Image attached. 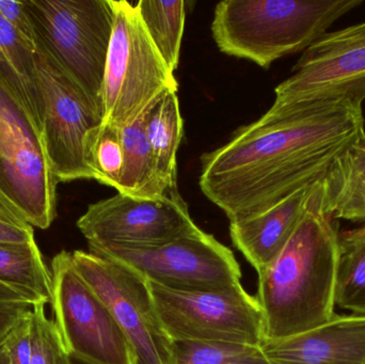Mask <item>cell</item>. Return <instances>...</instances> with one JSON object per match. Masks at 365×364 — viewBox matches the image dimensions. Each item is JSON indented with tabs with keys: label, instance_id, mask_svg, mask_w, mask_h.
Masks as SVG:
<instances>
[{
	"label": "cell",
	"instance_id": "5bb4252c",
	"mask_svg": "<svg viewBox=\"0 0 365 364\" xmlns=\"http://www.w3.org/2000/svg\"><path fill=\"white\" fill-rule=\"evenodd\" d=\"M270 364H365V316H336L299 335L264 340Z\"/></svg>",
	"mask_w": 365,
	"mask_h": 364
},
{
	"label": "cell",
	"instance_id": "4fadbf2b",
	"mask_svg": "<svg viewBox=\"0 0 365 364\" xmlns=\"http://www.w3.org/2000/svg\"><path fill=\"white\" fill-rule=\"evenodd\" d=\"M34 58L42 138L53 175L64 183L93 180L85 143L88 134L102 124V117L40 45L36 44Z\"/></svg>",
	"mask_w": 365,
	"mask_h": 364
},
{
	"label": "cell",
	"instance_id": "ac0fdd59",
	"mask_svg": "<svg viewBox=\"0 0 365 364\" xmlns=\"http://www.w3.org/2000/svg\"><path fill=\"white\" fill-rule=\"evenodd\" d=\"M145 115L121 128L123 167L117 190L137 198L158 199L173 188L167 187L158 175L145 134Z\"/></svg>",
	"mask_w": 365,
	"mask_h": 364
},
{
	"label": "cell",
	"instance_id": "52a82bcc",
	"mask_svg": "<svg viewBox=\"0 0 365 364\" xmlns=\"http://www.w3.org/2000/svg\"><path fill=\"white\" fill-rule=\"evenodd\" d=\"M149 286L160 322L173 342L261 346L264 341L261 306L242 284L206 292H181L153 284Z\"/></svg>",
	"mask_w": 365,
	"mask_h": 364
},
{
	"label": "cell",
	"instance_id": "2e32d148",
	"mask_svg": "<svg viewBox=\"0 0 365 364\" xmlns=\"http://www.w3.org/2000/svg\"><path fill=\"white\" fill-rule=\"evenodd\" d=\"M324 205L334 219L365 222V132L324 177Z\"/></svg>",
	"mask_w": 365,
	"mask_h": 364
},
{
	"label": "cell",
	"instance_id": "d4e9b609",
	"mask_svg": "<svg viewBox=\"0 0 365 364\" xmlns=\"http://www.w3.org/2000/svg\"><path fill=\"white\" fill-rule=\"evenodd\" d=\"M45 307V303L32 306L30 364H72L59 331L53 320H49Z\"/></svg>",
	"mask_w": 365,
	"mask_h": 364
},
{
	"label": "cell",
	"instance_id": "9a60e30c",
	"mask_svg": "<svg viewBox=\"0 0 365 364\" xmlns=\"http://www.w3.org/2000/svg\"><path fill=\"white\" fill-rule=\"evenodd\" d=\"M319 182L296 190L259 215L230 224L232 241L257 274L272 264L284 249L297 229Z\"/></svg>",
	"mask_w": 365,
	"mask_h": 364
},
{
	"label": "cell",
	"instance_id": "ba28073f",
	"mask_svg": "<svg viewBox=\"0 0 365 364\" xmlns=\"http://www.w3.org/2000/svg\"><path fill=\"white\" fill-rule=\"evenodd\" d=\"M53 322L71 358L89 364H135L134 353L108 308L79 276L71 252L51 261Z\"/></svg>",
	"mask_w": 365,
	"mask_h": 364
},
{
	"label": "cell",
	"instance_id": "6da1fadb",
	"mask_svg": "<svg viewBox=\"0 0 365 364\" xmlns=\"http://www.w3.org/2000/svg\"><path fill=\"white\" fill-rule=\"evenodd\" d=\"M364 132L362 105L349 100L267 110L202 155L200 188L230 222L255 217L324 179Z\"/></svg>",
	"mask_w": 365,
	"mask_h": 364
},
{
	"label": "cell",
	"instance_id": "83f0119b",
	"mask_svg": "<svg viewBox=\"0 0 365 364\" xmlns=\"http://www.w3.org/2000/svg\"><path fill=\"white\" fill-rule=\"evenodd\" d=\"M34 241V227L21 216L0 205V244Z\"/></svg>",
	"mask_w": 365,
	"mask_h": 364
},
{
	"label": "cell",
	"instance_id": "f1b7e54d",
	"mask_svg": "<svg viewBox=\"0 0 365 364\" xmlns=\"http://www.w3.org/2000/svg\"><path fill=\"white\" fill-rule=\"evenodd\" d=\"M31 308L28 303H0V350L13 329L29 313Z\"/></svg>",
	"mask_w": 365,
	"mask_h": 364
},
{
	"label": "cell",
	"instance_id": "cb8c5ba5",
	"mask_svg": "<svg viewBox=\"0 0 365 364\" xmlns=\"http://www.w3.org/2000/svg\"><path fill=\"white\" fill-rule=\"evenodd\" d=\"M173 364H270L259 346L227 342L173 341Z\"/></svg>",
	"mask_w": 365,
	"mask_h": 364
},
{
	"label": "cell",
	"instance_id": "9c48e42d",
	"mask_svg": "<svg viewBox=\"0 0 365 364\" xmlns=\"http://www.w3.org/2000/svg\"><path fill=\"white\" fill-rule=\"evenodd\" d=\"M89 252L125 265L149 284L181 292L240 286V267L229 248L201 231L147 249L105 247Z\"/></svg>",
	"mask_w": 365,
	"mask_h": 364
},
{
	"label": "cell",
	"instance_id": "d6986e66",
	"mask_svg": "<svg viewBox=\"0 0 365 364\" xmlns=\"http://www.w3.org/2000/svg\"><path fill=\"white\" fill-rule=\"evenodd\" d=\"M145 128L160 179L167 187H178L177 155L184 134L178 92L164 94L148 109Z\"/></svg>",
	"mask_w": 365,
	"mask_h": 364
},
{
	"label": "cell",
	"instance_id": "484cf974",
	"mask_svg": "<svg viewBox=\"0 0 365 364\" xmlns=\"http://www.w3.org/2000/svg\"><path fill=\"white\" fill-rule=\"evenodd\" d=\"M32 309V308H31ZM31 310L16 325L4 343L10 364H30L31 361Z\"/></svg>",
	"mask_w": 365,
	"mask_h": 364
},
{
	"label": "cell",
	"instance_id": "8992f818",
	"mask_svg": "<svg viewBox=\"0 0 365 364\" xmlns=\"http://www.w3.org/2000/svg\"><path fill=\"white\" fill-rule=\"evenodd\" d=\"M58 183L42 137L0 74V187L30 226L46 230L56 217Z\"/></svg>",
	"mask_w": 365,
	"mask_h": 364
},
{
	"label": "cell",
	"instance_id": "277c9868",
	"mask_svg": "<svg viewBox=\"0 0 365 364\" xmlns=\"http://www.w3.org/2000/svg\"><path fill=\"white\" fill-rule=\"evenodd\" d=\"M40 45L103 119V83L113 29L111 0H25Z\"/></svg>",
	"mask_w": 365,
	"mask_h": 364
},
{
	"label": "cell",
	"instance_id": "7c38bea8",
	"mask_svg": "<svg viewBox=\"0 0 365 364\" xmlns=\"http://www.w3.org/2000/svg\"><path fill=\"white\" fill-rule=\"evenodd\" d=\"M77 228L92 248L147 249L197 234L178 188L158 199L120 194L89 205Z\"/></svg>",
	"mask_w": 365,
	"mask_h": 364
},
{
	"label": "cell",
	"instance_id": "ffe728a7",
	"mask_svg": "<svg viewBox=\"0 0 365 364\" xmlns=\"http://www.w3.org/2000/svg\"><path fill=\"white\" fill-rule=\"evenodd\" d=\"M0 282L28 295L36 303H51L53 276L36 239L28 243L0 244Z\"/></svg>",
	"mask_w": 365,
	"mask_h": 364
},
{
	"label": "cell",
	"instance_id": "f546056e",
	"mask_svg": "<svg viewBox=\"0 0 365 364\" xmlns=\"http://www.w3.org/2000/svg\"><path fill=\"white\" fill-rule=\"evenodd\" d=\"M0 303H28L34 306L38 303L28 295L0 282Z\"/></svg>",
	"mask_w": 365,
	"mask_h": 364
},
{
	"label": "cell",
	"instance_id": "7402d4cb",
	"mask_svg": "<svg viewBox=\"0 0 365 364\" xmlns=\"http://www.w3.org/2000/svg\"><path fill=\"white\" fill-rule=\"evenodd\" d=\"M136 6L152 42L167 66L175 73L181 55L186 16L185 1L140 0Z\"/></svg>",
	"mask_w": 365,
	"mask_h": 364
},
{
	"label": "cell",
	"instance_id": "603a6c76",
	"mask_svg": "<svg viewBox=\"0 0 365 364\" xmlns=\"http://www.w3.org/2000/svg\"><path fill=\"white\" fill-rule=\"evenodd\" d=\"M86 160L93 180L117 189L123 167L121 130L102 123L88 134Z\"/></svg>",
	"mask_w": 365,
	"mask_h": 364
},
{
	"label": "cell",
	"instance_id": "5b68a950",
	"mask_svg": "<svg viewBox=\"0 0 365 364\" xmlns=\"http://www.w3.org/2000/svg\"><path fill=\"white\" fill-rule=\"evenodd\" d=\"M103 83V122L123 128L179 83L152 42L137 6L115 1Z\"/></svg>",
	"mask_w": 365,
	"mask_h": 364
},
{
	"label": "cell",
	"instance_id": "8fae6325",
	"mask_svg": "<svg viewBox=\"0 0 365 364\" xmlns=\"http://www.w3.org/2000/svg\"><path fill=\"white\" fill-rule=\"evenodd\" d=\"M71 256L77 273L102 299L130 342L135 364H173V342L160 322L149 284L110 259L83 250Z\"/></svg>",
	"mask_w": 365,
	"mask_h": 364
},
{
	"label": "cell",
	"instance_id": "e0dca14e",
	"mask_svg": "<svg viewBox=\"0 0 365 364\" xmlns=\"http://www.w3.org/2000/svg\"><path fill=\"white\" fill-rule=\"evenodd\" d=\"M34 53L36 49L28 45L0 15V74L42 137L41 98Z\"/></svg>",
	"mask_w": 365,
	"mask_h": 364
},
{
	"label": "cell",
	"instance_id": "1f68e13d",
	"mask_svg": "<svg viewBox=\"0 0 365 364\" xmlns=\"http://www.w3.org/2000/svg\"><path fill=\"white\" fill-rule=\"evenodd\" d=\"M0 364H10V361H9L8 356H6V350H4V348L0 350Z\"/></svg>",
	"mask_w": 365,
	"mask_h": 364
},
{
	"label": "cell",
	"instance_id": "30bf717a",
	"mask_svg": "<svg viewBox=\"0 0 365 364\" xmlns=\"http://www.w3.org/2000/svg\"><path fill=\"white\" fill-rule=\"evenodd\" d=\"M268 109L279 113L294 107L336 100L362 105L365 100V21L327 32L302 53L292 75L274 90Z\"/></svg>",
	"mask_w": 365,
	"mask_h": 364
},
{
	"label": "cell",
	"instance_id": "4316f807",
	"mask_svg": "<svg viewBox=\"0 0 365 364\" xmlns=\"http://www.w3.org/2000/svg\"><path fill=\"white\" fill-rule=\"evenodd\" d=\"M0 15L28 45L36 49V32L24 1L0 0Z\"/></svg>",
	"mask_w": 365,
	"mask_h": 364
},
{
	"label": "cell",
	"instance_id": "44dd1931",
	"mask_svg": "<svg viewBox=\"0 0 365 364\" xmlns=\"http://www.w3.org/2000/svg\"><path fill=\"white\" fill-rule=\"evenodd\" d=\"M334 301L365 316V224L339 235Z\"/></svg>",
	"mask_w": 365,
	"mask_h": 364
},
{
	"label": "cell",
	"instance_id": "3957f363",
	"mask_svg": "<svg viewBox=\"0 0 365 364\" xmlns=\"http://www.w3.org/2000/svg\"><path fill=\"white\" fill-rule=\"evenodd\" d=\"M362 0H225L214 11L212 38L222 53L267 68L304 51Z\"/></svg>",
	"mask_w": 365,
	"mask_h": 364
},
{
	"label": "cell",
	"instance_id": "4dcf8cb0",
	"mask_svg": "<svg viewBox=\"0 0 365 364\" xmlns=\"http://www.w3.org/2000/svg\"><path fill=\"white\" fill-rule=\"evenodd\" d=\"M0 205L1 207H6L9 211L12 212V213L16 214V215L21 216V213H19V209H17L16 205L14 204L12 200H11L10 197L6 194V192L2 190V188L0 187ZM23 218V217H21Z\"/></svg>",
	"mask_w": 365,
	"mask_h": 364
},
{
	"label": "cell",
	"instance_id": "d6a6232c",
	"mask_svg": "<svg viewBox=\"0 0 365 364\" xmlns=\"http://www.w3.org/2000/svg\"><path fill=\"white\" fill-rule=\"evenodd\" d=\"M72 364H89V363H83V361L76 360V359L72 358Z\"/></svg>",
	"mask_w": 365,
	"mask_h": 364
},
{
	"label": "cell",
	"instance_id": "7a4b0ae2",
	"mask_svg": "<svg viewBox=\"0 0 365 364\" xmlns=\"http://www.w3.org/2000/svg\"><path fill=\"white\" fill-rule=\"evenodd\" d=\"M338 244L334 217L324 205L321 180L284 249L257 274L264 340L299 335L336 316Z\"/></svg>",
	"mask_w": 365,
	"mask_h": 364
}]
</instances>
